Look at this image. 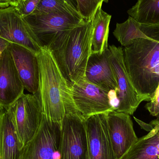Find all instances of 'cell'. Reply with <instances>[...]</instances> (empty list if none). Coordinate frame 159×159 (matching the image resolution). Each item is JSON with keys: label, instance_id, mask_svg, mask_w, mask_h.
Masks as SVG:
<instances>
[{"label": "cell", "instance_id": "cell-1", "mask_svg": "<svg viewBox=\"0 0 159 159\" xmlns=\"http://www.w3.org/2000/svg\"><path fill=\"white\" fill-rule=\"evenodd\" d=\"M141 28L148 38L124 48L123 59L136 91L149 102L159 84V25L141 23Z\"/></svg>", "mask_w": 159, "mask_h": 159}, {"label": "cell", "instance_id": "cell-2", "mask_svg": "<svg viewBox=\"0 0 159 159\" xmlns=\"http://www.w3.org/2000/svg\"><path fill=\"white\" fill-rule=\"evenodd\" d=\"M37 57L40 67L37 94L43 114L48 119L61 125L66 111L76 108L70 89L49 49L42 48Z\"/></svg>", "mask_w": 159, "mask_h": 159}, {"label": "cell", "instance_id": "cell-3", "mask_svg": "<svg viewBox=\"0 0 159 159\" xmlns=\"http://www.w3.org/2000/svg\"><path fill=\"white\" fill-rule=\"evenodd\" d=\"M93 30V18L72 30L61 46L51 52L70 88L85 78L92 52Z\"/></svg>", "mask_w": 159, "mask_h": 159}, {"label": "cell", "instance_id": "cell-4", "mask_svg": "<svg viewBox=\"0 0 159 159\" xmlns=\"http://www.w3.org/2000/svg\"><path fill=\"white\" fill-rule=\"evenodd\" d=\"M23 18L41 46L51 52L59 49L68 33L85 20L79 13L69 11L31 14Z\"/></svg>", "mask_w": 159, "mask_h": 159}, {"label": "cell", "instance_id": "cell-5", "mask_svg": "<svg viewBox=\"0 0 159 159\" xmlns=\"http://www.w3.org/2000/svg\"><path fill=\"white\" fill-rule=\"evenodd\" d=\"M6 110L23 148L35 135L42 121L43 114L39 96L23 93Z\"/></svg>", "mask_w": 159, "mask_h": 159}, {"label": "cell", "instance_id": "cell-6", "mask_svg": "<svg viewBox=\"0 0 159 159\" xmlns=\"http://www.w3.org/2000/svg\"><path fill=\"white\" fill-rule=\"evenodd\" d=\"M61 125L43 114L35 135L22 148L20 159H60Z\"/></svg>", "mask_w": 159, "mask_h": 159}, {"label": "cell", "instance_id": "cell-7", "mask_svg": "<svg viewBox=\"0 0 159 159\" xmlns=\"http://www.w3.org/2000/svg\"><path fill=\"white\" fill-rule=\"evenodd\" d=\"M87 150L85 119L77 110L67 111L61 124L60 159H86Z\"/></svg>", "mask_w": 159, "mask_h": 159}, {"label": "cell", "instance_id": "cell-8", "mask_svg": "<svg viewBox=\"0 0 159 159\" xmlns=\"http://www.w3.org/2000/svg\"><path fill=\"white\" fill-rule=\"evenodd\" d=\"M110 62L117 84L119 105L116 111L133 115L140 104L149 102L146 97L141 96L134 87L124 64L123 49L116 46H109Z\"/></svg>", "mask_w": 159, "mask_h": 159}, {"label": "cell", "instance_id": "cell-9", "mask_svg": "<svg viewBox=\"0 0 159 159\" xmlns=\"http://www.w3.org/2000/svg\"><path fill=\"white\" fill-rule=\"evenodd\" d=\"M73 102L86 120L91 116L116 111L110 104L108 92L85 78L70 88Z\"/></svg>", "mask_w": 159, "mask_h": 159}, {"label": "cell", "instance_id": "cell-10", "mask_svg": "<svg viewBox=\"0 0 159 159\" xmlns=\"http://www.w3.org/2000/svg\"><path fill=\"white\" fill-rule=\"evenodd\" d=\"M0 37L37 55L42 47L15 7L0 8Z\"/></svg>", "mask_w": 159, "mask_h": 159}, {"label": "cell", "instance_id": "cell-11", "mask_svg": "<svg viewBox=\"0 0 159 159\" xmlns=\"http://www.w3.org/2000/svg\"><path fill=\"white\" fill-rule=\"evenodd\" d=\"M107 131L116 159H122L137 142L130 115L111 111L107 114Z\"/></svg>", "mask_w": 159, "mask_h": 159}, {"label": "cell", "instance_id": "cell-12", "mask_svg": "<svg viewBox=\"0 0 159 159\" xmlns=\"http://www.w3.org/2000/svg\"><path fill=\"white\" fill-rule=\"evenodd\" d=\"M107 114L93 115L85 120L88 139L86 159H116L108 136Z\"/></svg>", "mask_w": 159, "mask_h": 159}, {"label": "cell", "instance_id": "cell-13", "mask_svg": "<svg viewBox=\"0 0 159 159\" xmlns=\"http://www.w3.org/2000/svg\"><path fill=\"white\" fill-rule=\"evenodd\" d=\"M24 89L37 94L40 83V67L37 55L26 48L10 43L7 47Z\"/></svg>", "mask_w": 159, "mask_h": 159}, {"label": "cell", "instance_id": "cell-14", "mask_svg": "<svg viewBox=\"0 0 159 159\" xmlns=\"http://www.w3.org/2000/svg\"><path fill=\"white\" fill-rule=\"evenodd\" d=\"M24 89L7 48L0 56V108L7 109L24 93Z\"/></svg>", "mask_w": 159, "mask_h": 159}, {"label": "cell", "instance_id": "cell-15", "mask_svg": "<svg viewBox=\"0 0 159 159\" xmlns=\"http://www.w3.org/2000/svg\"><path fill=\"white\" fill-rule=\"evenodd\" d=\"M109 48L100 54L91 52L85 71V78L107 92L117 91V84L110 62Z\"/></svg>", "mask_w": 159, "mask_h": 159}, {"label": "cell", "instance_id": "cell-16", "mask_svg": "<svg viewBox=\"0 0 159 159\" xmlns=\"http://www.w3.org/2000/svg\"><path fill=\"white\" fill-rule=\"evenodd\" d=\"M0 159H20L22 147L8 111L0 108Z\"/></svg>", "mask_w": 159, "mask_h": 159}, {"label": "cell", "instance_id": "cell-17", "mask_svg": "<svg viewBox=\"0 0 159 159\" xmlns=\"http://www.w3.org/2000/svg\"><path fill=\"white\" fill-rule=\"evenodd\" d=\"M153 128L138 139L122 159H159V120L150 122Z\"/></svg>", "mask_w": 159, "mask_h": 159}, {"label": "cell", "instance_id": "cell-18", "mask_svg": "<svg viewBox=\"0 0 159 159\" xmlns=\"http://www.w3.org/2000/svg\"><path fill=\"white\" fill-rule=\"evenodd\" d=\"M101 5L93 17V30L92 37V52L101 54L108 48L109 25L111 16L102 9Z\"/></svg>", "mask_w": 159, "mask_h": 159}, {"label": "cell", "instance_id": "cell-19", "mask_svg": "<svg viewBox=\"0 0 159 159\" xmlns=\"http://www.w3.org/2000/svg\"><path fill=\"white\" fill-rule=\"evenodd\" d=\"M128 13L139 23L159 25V0H138Z\"/></svg>", "mask_w": 159, "mask_h": 159}, {"label": "cell", "instance_id": "cell-20", "mask_svg": "<svg viewBox=\"0 0 159 159\" xmlns=\"http://www.w3.org/2000/svg\"><path fill=\"white\" fill-rule=\"evenodd\" d=\"M113 34L124 47L129 46L137 39L148 38L141 28V23L131 16L123 23H117Z\"/></svg>", "mask_w": 159, "mask_h": 159}, {"label": "cell", "instance_id": "cell-21", "mask_svg": "<svg viewBox=\"0 0 159 159\" xmlns=\"http://www.w3.org/2000/svg\"><path fill=\"white\" fill-rule=\"evenodd\" d=\"M63 11L79 13L68 4L65 0H40L36 9L32 14H48Z\"/></svg>", "mask_w": 159, "mask_h": 159}, {"label": "cell", "instance_id": "cell-22", "mask_svg": "<svg viewBox=\"0 0 159 159\" xmlns=\"http://www.w3.org/2000/svg\"><path fill=\"white\" fill-rule=\"evenodd\" d=\"M77 9L80 16L85 20H89L93 18L96 10L103 0H76Z\"/></svg>", "mask_w": 159, "mask_h": 159}, {"label": "cell", "instance_id": "cell-23", "mask_svg": "<svg viewBox=\"0 0 159 159\" xmlns=\"http://www.w3.org/2000/svg\"><path fill=\"white\" fill-rule=\"evenodd\" d=\"M40 1V0H22L15 7L20 16L25 17L34 12Z\"/></svg>", "mask_w": 159, "mask_h": 159}, {"label": "cell", "instance_id": "cell-24", "mask_svg": "<svg viewBox=\"0 0 159 159\" xmlns=\"http://www.w3.org/2000/svg\"><path fill=\"white\" fill-rule=\"evenodd\" d=\"M145 107L150 115L159 120V84L151 100L145 105Z\"/></svg>", "mask_w": 159, "mask_h": 159}, {"label": "cell", "instance_id": "cell-25", "mask_svg": "<svg viewBox=\"0 0 159 159\" xmlns=\"http://www.w3.org/2000/svg\"><path fill=\"white\" fill-rule=\"evenodd\" d=\"M134 118L135 120V121L139 124V125L141 126V128L149 132L153 129V126H152V124H150V123L147 124V123H145L143 121L140 120L136 118L135 117H134Z\"/></svg>", "mask_w": 159, "mask_h": 159}, {"label": "cell", "instance_id": "cell-26", "mask_svg": "<svg viewBox=\"0 0 159 159\" xmlns=\"http://www.w3.org/2000/svg\"><path fill=\"white\" fill-rule=\"evenodd\" d=\"M9 43H10L8 41L0 37V56L4 51L7 48Z\"/></svg>", "mask_w": 159, "mask_h": 159}, {"label": "cell", "instance_id": "cell-27", "mask_svg": "<svg viewBox=\"0 0 159 159\" xmlns=\"http://www.w3.org/2000/svg\"><path fill=\"white\" fill-rule=\"evenodd\" d=\"M68 4L70 5L71 7L76 11H78L77 9V3L76 0H65Z\"/></svg>", "mask_w": 159, "mask_h": 159}, {"label": "cell", "instance_id": "cell-28", "mask_svg": "<svg viewBox=\"0 0 159 159\" xmlns=\"http://www.w3.org/2000/svg\"><path fill=\"white\" fill-rule=\"evenodd\" d=\"M10 6L8 0H0V8H5Z\"/></svg>", "mask_w": 159, "mask_h": 159}, {"label": "cell", "instance_id": "cell-29", "mask_svg": "<svg viewBox=\"0 0 159 159\" xmlns=\"http://www.w3.org/2000/svg\"><path fill=\"white\" fill-rule=\"evenodd\" d=\"M22 0H8L10 6L13 7L17 6Z\"/></svg>", "mask_w": 159, "mask_h": 159}, {"label": "cell", "instance_id": "cell-30", "mask_svg": "<svg viewBox=\"0 0 159 159\" xmlns=\"http://www.w3.org/2000/svg\"><path fill=\"white\" fill-rule=\"evenodd\" d=\"M103 2H105L107 3L108 1H109V0H103Z\"/></svg>", "mask_w": 159, "mask_h": 159}]
</instances>
